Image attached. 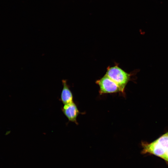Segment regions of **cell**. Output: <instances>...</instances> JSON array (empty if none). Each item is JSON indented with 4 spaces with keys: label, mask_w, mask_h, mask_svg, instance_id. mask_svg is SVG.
I'll use <instances>...</instances> for the list:
<instances>
[{
    "label": "cell",
    "mask_w": 168,
    "mask_h": 168,
    "mask_svg": "<svg viewBox=\"0 0 168 168\" xmlns=\"http://www.w3.org/2000/svg\"><path fill=\"white\" fill-rule=\"evenodd\" d=\"M61 109L63 113L69 121L77 124V119L80 112L73 101L64 105Z\"/></svg>",
    "instance_id": "277c9868"
},
{
    "label": "cell",
    "mask_w": 168,
    "mask_h": 168,
    "mask_svg": "<svg viewBox=\"0 0 168 168\" xmlns=\"http://www.w3.org/2000/svg\"><path fill=\"white\" fill-rule=\"evenodd\" d=\"M115 82L124 93L125 87L130 80L131 74L128 73L116 65L107 68L105 74Z\"/></svg>",
    "instance_id": "6da1fadb"
},
{
    "label": "cell",
    "mask_w": 168,
    "mask_h": 168,
    "mask_svg": "<svg viewBox=\"0 0 168 168\" xmlns=\"http://www.w3.org/2000/svg\"><path fill=\"white\" fill-rule=\"evenodd\" d=\"M62 83L63 87L61 94L60 100L64 105L73 102V96L67 80H62Z\"/></svg>",
    "instance_id": "5b68a950"
},
{
    "label": "cell",
    "mask_w": 168,
    "mask_h": 168,
    "mask_svg": "<svg viewBox=\"0 0 168 168\" xmlns=\"http://www.w3.org/2000/svg\"><path fill=\"white\" fill-rule=\"evenodd\" d=\"M96 83L99 86L100 94L121 92L119 86L105 75L97 80Z\"/></svg>",
    "instance_id": "7a4b0ae2"
},
{
    "label": "cell",
    "mask_w": 168,
    "mask_h": 168,
    "mask_svg": "<svg viewBox=\"0 0 168 168\" xmlns=\"http://www.w3.org/2000/svg\"><path fill=\"white\" fill-rule=\"evenodd\" d=\"M143 153H149L164 159L165 150L157 140L150 144L142 143Z\"/></svg>",
    "instance_id": "3957f363"
},
{
    "label": "cell",
    "mask_w": 168,
    "mask_h": 168,
    "mask_svg": "<svg viewBox=\"0 0 168 168\" xmlns=\"http://www.w3.org/2000/svg\"><path fill=\"white\" fill-rule=\"evenodd\" d=\"M162 145L165 151L164 159L168 161V132L157 139Z\"/></svg>",
    "instance_id": "8992f818"
}]
</instances>
